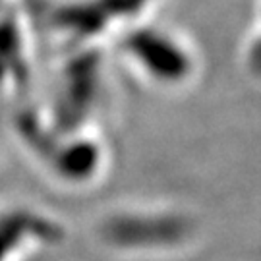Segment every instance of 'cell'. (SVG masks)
<instances>
[{
    "label": "cell",
    "instance_id": "obj_1",
    "mask_svg": "<svg viewBox=\"0 0 261 261\" xmlns=\"http://www.w3.org/2000/svg\"><path fill=\"white\" fill-rule=\"evenodd\" d=\"M62 230V228H60ZM58 226L50 224L37 213L8 211L0 215V261H21L31 257L37 248L58 234Z\"/></svg>",
    "mask_w": 261,
    "mask_h": 261
}]
</instances>
